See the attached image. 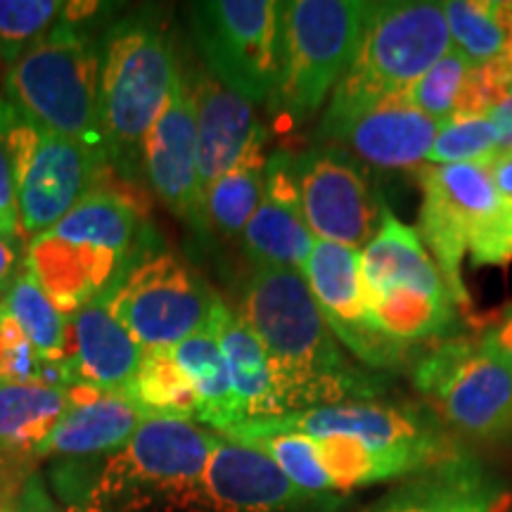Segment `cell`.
Listing matches in <instances>:
<instances>
[{"label":"cell","instance_id":"21","mask_svg":"<svg viewBox=\"0 0 512 512\" xmlns=\"http://www.w3.org/2000/svg\"><path fill=\"white\" fill-rule=\"evenodd\" d=\"M439 124L399 98L382 102L339 128L330 145L377 169H413L427 162Z\"/></svg>","mask_w":512,"mask_h":512},{"label":"cell","instance_id":"30","mask_svg":"<svg viewBox=\"0 0 512 512\" xmlns=\"http://www.w3.org/2000/svg\"><path fill=\"white\" fill-rule=\"evenodd\" d=\"M0 313L24 332L46 363H60L69 356V318L50 302L27 268L0 297Z\"/></svg>","mask_w":512,"mask_h":512},{"label":"cell","instance_id":"18","mask_svg":"<svg viewBox=\"0 0 512 512\" xmlns=\"http://www.w3.org/2000/svg\"><path fill=\"white\" fill-rule=\"evenodd\" d=\"M294 155L275 150L266 159L264 200L242 233V249L254 268H294L302 271L313 249L292 171Z\"/></svg>","mask_w":512,"mask_h":512},{"label":"cell","instance_id":"10","mask_svg":"<svg viewBox=\"0 0 512 512\" xmlns=\"http://www.w3.org/2000/svg\"><path fill=\"white\" fill-rule=\"evenodd\" d=\"M190 27L207 74L254 105H271L283 60L280 0L190 3Z\"/></svg>","mask_w":512,"mask_h":512},{"label":"cell","instance_id":"26","mask_svg":"<svg viewBox=\"0 0 512 512\" xmlns=\"http://www.w3.org/2000/svg\"><path fill=\"white\" fill-rule=\"evenodd\" d=\"M147 418L128 394H102L100 399L76 406L38 446L41 458H95L119 451Z\"/></svg>","mask_w":512,"mask_h":512},{"label":"cell","instance_id":"13","mask_svg":"<svg viewBox=\"0 0 512 512\" xmlns=\"http://www.w3.org/2000/svg\"><path fill=\"white\" fill-rule=\"evenodd\" d=\"M299 207L316 240L363 249L382 223L380 192L342 147L316 143L292 159Z\"/></svg>","mask_w":512,"mask_h":512},{"label":"cell","instance_id":"37","mask_svg":"<svg viewBox=\"0 0 512 512\" xmlns=\"http://www.w3.org/2000/svg\"><path fill=\"white\" fill-rule=\"evenodd\" d=\"M19 214L15 195V176H12L10 159L0 147V235H17Z\"/></svg>","mask_w":512,"mask_h":512},{"label":"cell","instance_id":"2","mask_svg":"<svg viewBox=\"0 0 512 512\" xmlns=\"http://www.w3.org/2000/svg\"><path fill=\"white\" fill-rule=\"evenodd\" d=\"M451 50L444 3L382 0L370 3L349 69L332 91L318 124L320 143L382 102L399 98Z\"/></svg>","mask_w":512,"mask_h":512},{"label":"cell","instance_id":"17","mask_svg":"<svg viewBox=\"0 0 512 512\" xmlns=\"http://www.w3.org/2000/svg\"><path fill=\"white\" fill-rule=\"evenodd\" d=\"M197 121V178L202 195L238 166L266 159L268 131L254 102L228 91L207 72H188Z\"/></svg>","mask_w":512,"mask_h":512},{"label":"cell","instance_id":"15","mask_svg":"<svg viewBox=\"0 0 512 512\" xmlns=\"http://www.w3.org/2000/svg\"><path fill=\"white\" fill-rule=\"evenodd\" d=\"M337 503L299 489L261 448L223 437L202 475V512H328Z\"/></svg>","mask_w":512,"mask_h":512},{"label":"cell","instance_id":"23","mask_svg":"<svg viewBox=\"0 0 512 512\" xmlns=\"http://www.w3.org/2000/svg\"><path fill=\"white\" fill-rule=\"evenodd\" d=\"M48 233L76 245L107 249L121 256L128 266L147 247L157 245L140 202L131 200V195L124 192L107 188L105 183L83 197L62 221L48 228Z\"/></svg>","mask_w":512,"mask_h":512},{"label":"cell","instance_id":"1","mask_svg":"<svg viewBox=\"0 0 512 512\" xmlns=\"http://www.w3.org/2000/svg\"><path fill=\"white\" fill-rule=\"evenodd\" d=\"M235 313L271 358L285 415L387 394L384 373L351 361L332 335L302 271L254 268Z\"/></svg>","mask_w":512,"mask_h":512},{"label":"cell","instance_id":"39","mask_svg":"<svg viewBox=\"0 0 512 512\" xmlns=\"http://www.w3.org/2000/svg\"><path fill=\"white\" fill-rule=\"evenodd\" d=\"M24 256L27 249H22L19 235H0V297L24 268Z\"/></svg>","mask_w":512,"mask_h":512},{"label":"cell","instance_id":"20","mask_svg":"<svg viewBox=\"0 0 512 512\" xmlns=\"http://www.w3.org/2000/svg\"><path fill=\"white\" fill-rule=\"evenodd\" d=\"M24 268L41 285L50 302L72 318L83 306L107 297L128 264L121 256L91 245H76L38 233L27 245Z\"/></svg>","mask_w":512,"mask_h":512},{"label":"cell","instance_id":"11","mask_svg":"<svg viewBox=\"0 0 512 512\" xmlns=\"http://www.w3.org/2000/svg\"><path fill=\"white\" fill-rule=\"evenodd\" d=\"M105 302L143 351H159L207 330L221 299L181 256L157 242L126 268Z\"/></svg>","mask_w":512,"mask_h":512},{"label":"cell","instance_id":"27","mask_svg":"<svg viewBox=\"0 0 512 512\" xmlns=\"http://www.w3.org/2000/svg\"><path fill=\"white\" fill-rule=\"evenodd\" d=\"M72 408L62 387L0 380V463L34 465L38 446Z\"/></svg>","mask_w":512,"mask_h":512},{"label":"cell","instance_id":"24","mask_svg":"<svg viewBox=\"0 0 512 512\" xmlns=\"http://www.w3.org/2000/svg\"><path fill=\"white\" fill-rule=\"evenodd\" d=\"M361 271L366 294L415 290L451 297L444 275L418 230L396 219L389 207L382 211V223L373 240L361 249Z\"/></svg>","mask_w":512,"mask_h":512},{"label":"cell","instance_id":"4","mask_svg":"<svg viewBox=\"0 0 512 512\" xmlns=\"http://www.w3.org/2000/svg\"><path fill=\"white\" fill-rule=\"evenodd\" d=\"M3 88L24 117L88 147L110 166L100 119V38L88 22L60 19L8 67Z\"/></svg>","mask_w":512,"mask_h":512},{"label":"cell","instance_id":"3","mask_svg":"<svg viewBox=\"0 0 512 512\" xmlns=\"http://www.w3.org/2000/svg\"><path fill=\"white\" fill-rule=\"evenodd\" d=\"M181 64L171 38L150 12H133L100 36V119L110 169L143 181V147L169 102Z\"/></svg>","mask_w":512,"mask_h":512},{"label":"cell","instance_id":"9","mask_svg":"<svg viewBox=\"0 0 512 512\" xmlns=\"http://www.w3.org/2000/svg\"><path fill=\"white\" fill-rule=\"evenodd\" d=\"M413 382L439 420L470 441L512 437V366L484 337H448L415 358Z\"/></svg>","mask_w":512,"mask_h":512},{"label":"cell","instance_id":"12","mask_svg":"<svg viewBox=\"0 0 512 512\" xmlns=\"http://www.w3.org/2000/svg\"><path fill=\"white\" fill-rule=\"evenodd\" d=\"M437 415L413 403L389 401H347L335 406H320L311 411H299L280 418L242 420L219 432V437L249 444L268 434H309V437H330L344 434L366 441L380 451H411L446 460L460 453L453 446Z\"/></svg>","mask_w":512,"mask_h":512},{"label":"cell","instance_id":"6","mask_svg":"<svg viewBox=\"0 0 512 512\" xmlns=\"http://www.w3.org/2000/svg\"><path fill=\"white\" fill-rule=\"evenodd\" d=\"M422 202L418 235L437 259L456 306L470 304L463 280V259L472 266H496L501 197L486 166L425 164L418 171Z\"/></svg>","mask_w":512,"mask_h":512},{"label":"cell","instance_id":"22","mask_svg":"<svg viewBox=\"0 0 512 512\" xmlns=\"http://www.w3.org/2000/svg\"><path fill=\"white\" fill-rule=\"evenodd\" d=\"M510 494L475 458L456 453L406 479L370 512H508Z\"/></svg>","mask_w":512,"mask_h":512},{"label":"cell","instance_id":"28","mask_svg":"<svg viewBox=\"0 0 512 512\" xmlns=\"http://www.w3.org/2000/svg\"><path fill=\"white\" fill-rule=\"evenodd\" d=\"M444 15L451 48L475 67H494L512 86L510 0H448Z\"/></svg>","mask_w":512,"mask_h":512},{"label":"cell","instance_id":"33","mask_svg":"<svg viewBox=\"0 0 512 512\" xmlns=\"http://www.w3.org/2000/svg\"><path fill=\"white\" fill-rule=\"evenodd\" d=\"M501 157V140L489 117H453L439 133L425 164H477L489 169Z\"/></svg>","mask_w":512,"mask_h":512},{"label":"cell","instance_id":"35","mask_svg":"<svg viewBox=\"0 0 512 512\" xmlns=\"http://www.w3.org/2000/svg\"><path fill=\"white\" fill-rule=\"evenodd\" d=\"M60 0H0V62L12 67L60 22Z\"/></svg>","mask_w":512,"mask_h":512},{"label":"cell","instance_id":"31","mask_svg":"<svg viewBox=\"0 0 512 512\" xmlns=\"http://www.w3.org/2000/svg\"><path fill=\"white\" fill-rule=\"evenodd\" d=\"M266 159L242 164L204 190V214L209 230H216L223 240L242 238L249 219L264 200Z\"/></svg>","mask_w":512,"mask_h":512},{"label":"cell","instance_id":"40","mask_svg":"<svg viewBox=\"0 0 512 512\" xmlns=\"http://www.w3.org/2000/svg\"><path fill=\"white\" fill-rule=\"evenodd\" d=\"M491 124L496 126L498 140H501V155H510L512 152V88L503 95V100L491 110L489 114Z\"/></svg>","mask_w":512,"mask_h":512},{"label":"cell","instance_id":"29","mask_svg":"<svg viewBox=\"0 0 512 512\" xmlns=\"http://www.w3.org/2000/svg\"><path fill=\"white\" fill-rule=\"evenodd\" d=\"M169 351L197 396L195 422H204V425L214 427L216 432L240 422L228 363L214 332L209 328L197 332Z\"/></svg>","mask_w":512,"mask_h":512},{"label":"cell","instance_id":"19","mask_svg":"<svg viewBox=\"0 0 512 512\" xmlns=\"http://www.w3.org/2000/svg\"><path fill=\"white\" fill-rule=\"evenodd\" d=\"M143 356V347L112 316L105 297L69 318V356L62 361L67 387L81 384L100 394H128Z\"/></svg>","mask_w":512,"mask_h":512},{"label":"cell","instance_id":"34","mask_svg":"<svg viewBox=\"0 0 512 512\" xmlns=\"http://www.w3.org/2000/svg\"><path fill=\"white\" fill-rule=\"evenodd\" d=\"M470 69L472 64L458 50L451 48L403 93V98L425 117L444 124L458 114L467 79H470Z\"/></svg>","mask_w":512,"mask_h":512},{"label":"cell","instance_id":"32","mask_svg":"<svg viewBox=\"0 0 512 512\" xmlns=\"http://www.w3.org/2000/svg\"><path fill=\"white\" fill-rule=\"evenodd\" d=\"M128 396L152 418L197 420V396L169 349L145 351Z\"/></svg>","mask_w":512,"mask_h":512},{"label":"cell","instance_id":"16","mask_svg":"<svg viewBox=\"0 0 512 512\" xmlns=\"http://www.w3.org/2000/svg\"><path fill=\"white\" fill-rule=\"evenodd\" d=\"M143 176L166 209L174 211L195 233H209L197 178L195 100L183 67L178 69L169 102L145 138Z\"/></svg>","mask_w":512,"mask_h":512},{"label":"cell","instance_id":"41","mask_svg":"<svg viewBox=\"0 0 512 512\" xmlns=\"http://www.w3.org/2000/svg\"><path fill=\"white\" fill-rule=\"evenodd\" d=\"M482 337L486 339V344H491V347H494L512 366V313H508L501 323L494 325V328Z\"/></svg>","mask_w":512,"mask_h":512},{"label":"cell","instance_id":"8","mask_svg":"<svg viewBox=\"0 0 512 512\" xmlns=\"http://www.w3.org/2000/svg\"><path fill=\"white\" fill-rule=\"evenodd\" d=\"M0 147L15 176L19 230L46 233L100 188L110 166L88 147L50 133L0 98Z\"/></svg>","mask_w":512,"mask_h":512},{"label":"cell","instance_id":"7","mask_svg":"<svg viewBox=\"0 0 512 512\" xmlns=\"http://www.w3.org/2000/svg\"><path fill=\"white\" fill-rule=\"evenodd\" d=\"M370 3L366 0H287L283 60L271 107L302 124L320 112L354 60Z\"/></svg>","mask_w":512,"mask_h":512},{"label":"cell","instance_id":"36","mask_svg":"<svg viewBox=\"0 0 512 512\" xmlns=\"http://www.w3.org/2000/svg\"><path fill=\"white\" fill-rule=\"evenodd\" d=\"M498 197H501V233H498V264L512 261V152L501 155L489 166Z\"/></svg>","mask_w":512,"mask_h":512},{"label":"cell","instance_id":"38","mask_svg":"<svg viewBox=\"0 0 512 512\" xmlns=\"http://www.w3.org/2000/svg\"><path fill=\"white\" fill-rule=\"evenodd\" d=\"M15 512H64L62 505L50 496L41 472H31L15 498Z\"/></svg>","mask_w":512,"mask_h":512},{"label":"cell","instance_id":"25","mask_svg":"<svg viewBox=\"0 0 512 512\" xmlns=\"http://www.w3.org/2000/svg\"><path fill=\"white\" fill-rule=\"evenodd\" d=\"M209 330L219 339L223 358L228 363L240 422L285 415L283 396H280V384L271 358L245 320L219 302L214 316H211Z\"/></svg>","mask_w":512,"mask_h":512},{"label":"cell","instance_id":"14","mask_svg":"<svg viewBox=\"0 0 512 512\" xmlns=\"http://www.w3.org/2000/svg\"><path fill=\"white\" fill-rule=\"evenodd\" d=\"M302 275L332 335L344 349L361 358L363 366L377 373H387V370L406 366L415 356V347L392 342L368 328L361 249L316 240Z\"/></svg>","mask_w":512,"mask_h":512},{"label":"cell","instance_id":"5","mask_svg":"<svg viewBox=\"0 0 512 512\" xmlns=\"http://www.w3.org/2000/svg\"><path fill=\"white\" fill-rule=\"evenodd\" d=\"M219 434L183 418H147L105 456L91 512H202V475Z\"/></svg>","mask_w":512,"mask_h":512}]
</instances>
